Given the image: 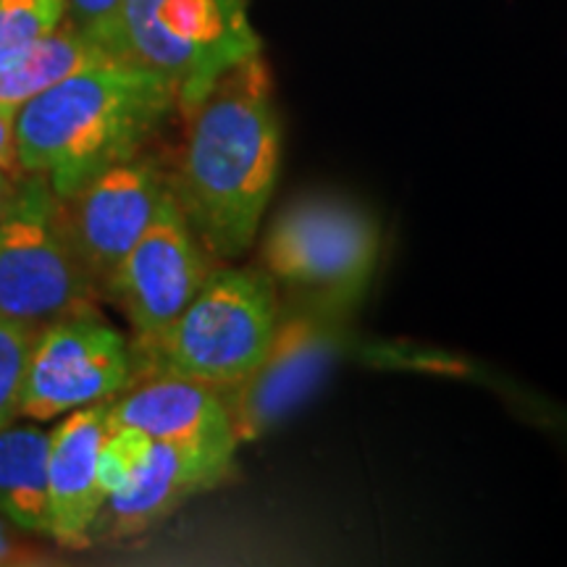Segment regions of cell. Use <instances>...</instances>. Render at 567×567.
<instances>
[{
  "instance_id": "cell-6",
  "label": "cell",
  "mask_w": 567,
  "mask_h": 567,
  "mask_svg": "<svg viewBox=\"0 0 567 567\" xmlns=\"http://www.w3.org/2000/svg\"><path fill=\"white\" fill-rule=\"evenodd\" d=\"M126 59L174 84L179 113L226 71L260 53L247 0H124Z\"/></svg>"
},
{
  "instance_id": "cell-1",
  "label": "cell",
  "mask_w": 567,
  "mask_h": 567,
  "mask_svg": "<svg viewBox=\"0 0 567 567\" xmlns=\"http://www.w3.org/2000/svg\"><path fill=\"white\" fill-rule=\"evenodd\" d=\"M168 168V189L184 221L218 264L255 245L281 166V126L264 55H252L187 113Z\"/></svg>"
},
{
  "instance_id": "cell-20",
  "label": "cell",
  "mask_w": 567,
  "mask_h": 567,
  "mask_svg": "<svg viewBox=\"0 0 567 567\" xmlns=\"http://www.w3.org/2000/svg\"><path fill=\"white\" fill-rule=\"evenodd\" d=\"M13 126H17V111L0 105V168H3V172L21 174L17 161V134H13Z\"/></svg>"
},
{
  "instance_id": "cell-7",
  "label": "cell",
  "mask_w": 567,
  "mask_h": 567,
  "mask_svg": "<svg viewBox=\"0 0 567 567\" xmlns=\"http://www.w3.org/2000/svg\"><path fill=\"white\" fill-rule=\"evenodd\" d=\"M379 247V224L363 205L308 195L276 213L260 245V268L279 292H365Z\"/></svg>"
},
{
  "instance_id": "cell-14",
  "label": "cell",
  "mask_w": 567,
  "mask_h": 567,
  "mask_svg": "<svg viewBox=\"0 0 567 567\" xmlns=\"http://www.w3.org/2000/svg\"><path fill=\"white\" fill-rule=\"evenodd\" d=\"M111 59L116 55L103 51L95 40L66 21L0 61V105L19 111L66 76Z\"/></svg>"
},
{
  "instance_id": "cell-5",
  "label": "cell",
  "mask_w": 567,
  "mask_h": 567,
  "mask_svg": "<svg viewBox=\"0 0 567 567\" xmlns=\"http://www.w3.org/2000/svg\"><path fill=\"white\" fill-rule=\"evenodd\" d=\"M97 300L45 176H19L0 216V318L40 331Z\"/></svg>"
},
{
  "instance_id": "cell-11",
  "label": "cell",
  "mask_w": 567,
  "mask_h": 567,
  "mask_svg": "<svg viewBox=\"0 0 567 567\" xmlns=\"http://www.w3.org/2000/svg\"><path fill=\"white\" fill-rule=\"evenodd\" d=\"M237 444L155 442L145 465L124 492L113 494L97 515L95 538L140 536L193 496L221 486L234 473Z\"/></svg>"
},
{
  "instance_id": "cell-9",
  "label": "cell",
  "mask_w": 567,
  "mask_h": 567,
  "mask_svg": "<svg viewBox=\"0 0 567 567\" xmlns=\"http://www.w3.org/2000/svg\"><path fill=\"white\" fill-rule=\"evenodd\" d=\"M218 260L205 250L168 193L151 229L118 264L105 300L122 310L132 350L147 347L193 302Z\"/></svg>"
},
{
  "instance_id": "cell-18",
  "label": "cell",
  "mask_w": 567,
  "mask_h": 567,
  "mask_svg": "<svg viewBox=\"0 0 567 567\" xmlns=\"http://www.w3.org/2000/svg\"><path fill=\"white\" fill-rule=\"evenodd\" d=\"M153 439L134 429H111L101 450V484L105 499L124 492L145 465Z\"/></svg>"
},
{
  "instance_id": "cell-2",
  "label": "cell",
  "mask_w": 567,
  "mask_h": 567,
  "mask_svg": "<svg viewBox=\"0 0 567 567\" xmlns=\"http://www.w3.org/2000/svg\"><path fill=\"white\" fill-rule=\"evenodd\" d=\"M174 113L179 97L158 71L126 59L95 63L17 111L19 168L45 176L66 200L92 176L145 153Z\"/></svg>"
},
{
  "instance_id": "cell-8",
  "label": "cell",
  "mask_w": 567,
  "mask_h": 567,
  "mask_svg": "<svg viewBox=\"0 0 567 567\" xmlns=\"http://www.w3.org/2000/svg\"><path fill=\"white\" fill-rule=\"evenodd\" d=\"M134 379L132 342L87 305L34 331L19 415L42 423L103 405Z\"/></svg>"
},
{
  "instance_id": "cell-4",
  "label": "cell",
  "mask_w": 567,
  "mask_h": 567,
  "mask_svg": "<svg viewBox=\"0 0 567 567\" xmlns=\"http://www.w3.org/2000/svg\"><path fill=\"white\" fill-rule=\"evenodd\" d=\"M281 308L268 350L250 375L224 389L239 444L255 442L292 415L321 386L350 334L363 292H279Z\"/></svg>"
},
{
  "instance_id": "cell-3",
  "label": "cell",
  "mask_w": 567,
  "mask_h": 567,
  "mask_svg": "<svg viewBox=\"0 0 567 567\" xmlns=\"http://www.w3.org/2000/svg\"><path fill=\"white\" fill-rule=\"evenodd\" d=\"M279 308V287L264 268L216 266L176 321L147 347L132 350L137 379L179 375L224 392L260 363Z\"/></svg>"
},
{
  "instance_id": "cell-13",
  "label": "cell",
  "mask_w": 567,
  "mask_h": 567,
  "mask_svg": "<svg viewBox=\"0 0 567 567\" xmlns=\"http://www.w3.org/2000/svg\"><path fill=\"white\" fill-rule=\"evenodd\" d=\"M111 429H134L155 442L237 444L221 389L179 375H145L105 402Z\"/></svg>"
},
{
  "instance_id": "cell-19",
  "label": "cell",
  "mask_w": 567,
  "mask_h": 567,
  "mask_svg": "<svg viewBox=\"0 0 567 567\" xmlns=\"http://www.w3.org/2000/svg\"><path fill=\"white\" fill-rule=\"evenodd\" d=\"M63 3H66V21H71L76 30L95 40L103 51L116 59H126L122 21L124 0H63Z\"/></svg>"
},
{
  "instance_id": "cell-22",
  "label": "cell",
  "mask_w": 567,
  "mask_h": 567,
  "mask_svg": "<svg viewBox=\"0 0 567 567\" xmlns=\"http://www.w3.org/2000/svg\"><path fill=\"white\" fill-rule=\"evenodd\" d=\"M21 174H13V172H3L0 168V216H3L6 205H9L13 189H17V182H19Z\"/></svg>"
},
{
  "instance_id": "cell-12",
  "label": "cell",
  "mask_w": 567,
  "mask_h": 567,
  "mask_svg": "<svg viewBox=\"0 0 567 567\" xmlns=\"http://www.w3.org/2000/svg\"><path fill=\"white\" fill-rule=\"evenodd\" d=\"M109 413L92 405L66 413L48 442V536L63 549L92 544L97 515L105 505L101 450L109 436Z\"/></svg>"
},
{
  "instance_id": "cell-15",
  "label": "cell",
  "mask_w": 567,
  "mask_h": 567,
  "mask_svg": "<svg viewBox=\"0 0 567 567\" xmlns=\"http://www.w3.org/2000/svg\"><path fill=\"white\" fill-rule=\"evenodd\" d=\"M48 442L40 425H0V517L48 536Z\"/></svg>"
},
{
  "instance_id": "cell-10",
  "label": "cell",
  "mask_w": 567,
  "mask_h": 567,
  "mask_svg": "<svg viewBox=\"0 0 567 567\" xmlns=\"http://www.w3.org/2000/svg\"><path fill=\"white\" fill-rule=\"evenodd\" d=\"M168 193V168L145 151L61 200L69 239L97 300H105L118 264L151 229Z\"/></svg>"
},
{
  "instance_id": "cell-21",
  "label": "cell",
  "mask_w": 567,
  "mask_h": 567,
  "mask_svg": "<svg viewBox=\"0 0 567 567\" xmlns=\"http://www.w3.org/2000/svg\"><path fill=\"white\" fill-rule=\"evenodd\" d=\"M6 517H0V565H11V563H24V549L13 542L9 526H6Z\"/></svg>"
},
{
  "instance_id": "cell-17",
  "label": "cell",
  "mask_w": 567,
  "mask_h": 567,
  "mask_svg": "<svg viewBox=\"0 0 567 567\" xmlns=\"http://www.w3.org/2000/svg\"><path fill=\"white\" fill-rule=\"evenodd\" d=\"M32 339L34 331L0 318V425L13 423V417L19 415L21 384H24Z\"/></svg>"
},
{
  "instance_id": "cell-16",
  "label": "cell",
  "mask_w": 567,
  "mask_h": 567,
  "mask_svg": "<svg viewBox=\"0 0 567 567\" xmlns=\"http://www.w3.org/2000/svg\"><path fill=\"white\" fill-rule=\"evenodd\" d=\"M66 19L63 0H0V61Z\"/></svg>"
}]
</instances>
